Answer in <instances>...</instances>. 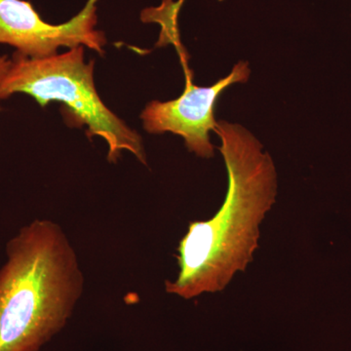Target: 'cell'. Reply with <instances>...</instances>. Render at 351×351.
<instances>
[{
	"instance_id": "1",
	"label": "cell",
	"mask_w": 351,
	"mask_h": 351,
	"mask_svg": "<svg viewBox=\"0 0 351 351\" xmlns=\"http://www.w3.org/2000/svg\"><path fill=\"white\" fill-rule=\"evenodd\" d=\"M215 133L228 176V193L211 218L191 221L180 240L179 271L165 291L184 300L221 292L244 271L258 248L260 228L276 203L277 174L269 152L251 132L221 120Z\"/></svg>"
},
{
	"instance_id": "2",
	"label": "cell",
	"mask_w": 351,
	"mask_h": 351,
	"mask_svg": "<svg viewBox=\"0 0 351 351\" xmlns=\"http://www.w3.org/2000/svg\"><path fill=\"white\" fill-rule=\"evenodd\" d=\"M0 267V351H39L71 317L84 290L63 228L36 219L7 242Z\"/></svg>"
},
{
	"instance_id": "3",
	"label": "cell",
	"mask_w": 351,
	"mask_h": 351,
	"mask_svg": "<svg viewBox=\"0 0 351 351\" xmlns=\"http://www.w3.org/2000/svg\"><path fill=\"white\" fill-rule=\"evenodd\" d=\"M18 93L29 95L43 108L50 101L63 103L71 123L85 124L88 137L99 136L106 141L110 162H117L126 151L147 165L142 137L106 107L99 96L94 61L85 63L83 46L41 59L14 53L10 68L0 83V100Z\"/></svg>"
},
{
	"instance_id": "4",
	"label": "cell",
	"mask_w": 351,
	"mask_h": 351,
	"mask_svg": "<svg viewBox=\"0 0 351 351\" xmlns=\"http://www.w3.org/2000/svg\"><path fill=\"white\" fill-rule=\"evenodd\" d=\"M186 87L182 96L168 101H152L147 104L141 119L145 130L151 134L166 132L182 136L186 149L202 158L214 156L215 147L210 132L216 129L215 106L226 89L235 83H245L250 77L247 62L235 64L232 73L211 86L193 84V75L184 64Z\"/></svg>"
},
{
	"instance_id": "5",
	"label": "cell",
	"mask_w": 351,
	"mask_h": 351,
	"mask_svg": "<svg viewBox=\"0 0 351 351\" xmlns=\"http://www.w3.org/2000/svg\"><path fill=\"white\" fill-rule=\"evenodd\" d=\"M97 0L69 22L52 25L40 17L29 1L0 0V44L16 48L23 56L41 59L57 54L58 48L85 46L104 54L105 34L97 31Z\"/></svg>"
},
{
	"instance_id": "6",
	"label": "cell",
	"mask_w": 351,
	"mask_h": 351,
	"mask_svg": "<svg viewBox=\"0 0 351 351\" xmlns=\"http://www.w3.org/2000/svg\"><path fill=\"white\" fill-rule=\"evenodd\" d=\"M10 64L11 60L9 59L7 55L0 56V83L3 80L4 76H5L9 68H10ZM0 110H1V107H0Z\"/></svg>"
}]
</instances>
